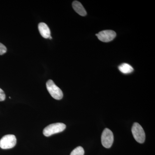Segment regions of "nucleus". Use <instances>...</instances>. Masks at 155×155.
<instances>
[{"label": "nucleus", "instance_id": "1", "mask_svg": "<svg viewBox=\"0 0 155 155\" xmlns=\"http://www.w3.org/2000/svg\"><path fill=\"white\" fill-rule=\"evenodd\" d=\"M66 128V125L64 123H56L48 125L44 129V135L49 137L53 134L62 132Z\"/></svg>", "mask_w": 155, "mask_h": 155}, {"label": "nucleus", "instance_id": "2", "mask_svg": "<svg viewBox=\"0 0 155 155\" xmlns=\"http://www.w3.org/2000/svg\"><path fill=\"white\" fill-rule=\"evenodd\" d=\"M46 87L50 94L54 99L57 100L62 99L63 97V92L61 89L56 85L52 80L48 81Z\"/></svg>", "mask_w": 155, "mask_h": 155}, {"label": "nucleus", "instance_id": "3", "mask_svg": "<svg viewBox=\"0 0 155 155\" xmlns=\"http://www.w3.org/2000/svg\"><path fill=\"white\" fill-rule=\"evenodd\" d=\"M132 134L136 140L139 143H144L145 140V134L141 125L137 122L133 124L131 129Z\"/></svg>", "mask_w": 155, "mask_h": 155}, {"label": "nucleus", "instance_id": "4", "mask_svg": "<svg viewBox=\"0 0 155 155\" xmlns=\"http://www.w3.org/2000/svg\"><path fill=\"white\" fill-rule=\"evenodd\" d=\"M17 143V139L15 135L8 134L4 136L0 140V147L2 149H9L15 146Z\"/></svg>", "mask_w": 155, "mask_h": 155}, {"label": "nucleus", "instance_id": "5", "mask_svg": "<svg viewBox=\"0 0 155 155\" xmlns=\"http://www.w3.org/2000/svg\"><path fill=\"white\" fill-rule=\"evenodd\" d=\"M114 140V134L110 130L105 128L101 135V143L103 146L110 148L113 145Z\"/></svg>", "mask_w": 155, "mask_h": 155}, {"label": "nucleus", "instance_id": "6", "mask_svg": "<svg viewBox=\"0 0 155 155\" xmlns=\"http://www.w3.org/2000/svg\"><path fill=\"white\" fill-rule=\"evenodd\" d=\"M96 35L101 41L108 42L112 41L116 37V34L113 30H106L100 31Z\"/></svg>", "mask_w": 155, "mask_h": 155}, {"label": "nucleus", "instance_id": "7", "mask_svg": "<svg viewBox=\"0 0 155 155\" xmlns=\"http://www.w3.org/2000/svg\"><path fill=\"white\" fill-rule=\"evenodd\" d=\"M38 30L43 37L48 38L51 36V31L48 26L44 22H41L38 24Z\"/></svg>", "mask_w": 155, "mask_h": 155}, {"label": "nucleus", "instance_id": "8", "mask_svg": "<svg viewBox=\"0 0 155 155\" xmlns=\"http://www.w3.org/2000/svg\"><path fill=\"white\" fill-rule=\"evenodd\" d=\"M72 7L75 12L81 16H85L87 14L86 10L81 5V3L78 1H75L72 2Z\"/></svg>", "mask_w": 155, "mask_h": 155}, {"label": "nucleus", "instance_id": "9", "mask_svg": "<svg viewBox=\"0 0 155 155\" xmlns=\"http://www.w3.org/2000/svg\"><path fill=\"white\" fill-rule=\"evenodd\" d=\"M119 70L120 72L124 74H129L133 72L134 69L130 65L127 64H123L119 67Z\"/></svg>", "mask_w": 155, "mask_h": 155}, {"label": "nucleus", "instance_id": "10", "mask_svg": "<svg viewBox=\"0 0 155 155\" xmlns=\"http://www.w3.org/2000/svg\"><path fill=\"white\" fill-rule=\"evenodd\" d=\"M84 151L81 147H78L73 150L70 155H84Z\"/></svg>", "mask_w": 155, "mask_h": 155}, {"label": "nucleus", "instance_id": "11", "mask_svg": "<svg viewBox=\"0 0 155 155\" xmlns=\"http://www.w3.org/2000/svg\"><path fill=\"white\" fill-rule=\"evenodd\" d=\"M7 49L6 47L2 44L0 43V55L4 54L7 52Z\"/></svg>", "mask_w": 155, "mask_h": 155}, {"label": "nucleus", "instance_id": "12", "mask_svg": "<svg viewBox=\"0 0 155 155\" xmlns=\"http://www.w3.org/2000/svg\"><path fill=\"white\" fill-rule=\"evenodd\" d=\"M6 96L2 89L0 88V101H3L5 99Z\"/></svg>", "mask_w": 155, "mask_h": 155}, {"label": "nucleus", "instance_id": "13", "mask_svg": "<svg viewBox=\"0 0 155 155\" xmlns=\"http://www.w3.org/2000/svg\"><path fill=\"white\" fill-rule=\"evenodd\" d=\"M49 38L50 39H52V37H51L50 36Z\"/></svg>", "mask_w": 155, "mask_h": 155}]
</instances>
